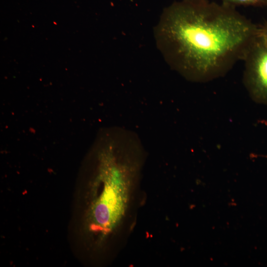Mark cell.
Masks as SVG:
<instances>
[{
	"mask_svg": "<svg viewBox=\"0 0 267 267\" xmlns=\"http://www.w3.org/2000/svg\"><path fill=\"white\" fill-rule=\"evenodd\" d=\"M163 32L172 63L186 79L207 83L243 61L261 33L260 26L236 7L209 0H183L171 5Z\"/></svg>",
	"mask_w": 267,
	"mask_h": 267,
	"instance_id": "1",
	"label": "cell"
},
{
	"mask_svg": "<svg viewBox=\"0 0 267 267\" xmlns=\"http://www.w3.org/2000/svg\"><path fill=\"white\" fill-rule=\"evenodd\" d=\"M88 228L117 255L135 226L145 202L141 180L147 153L138 135L119 127L101 131L92 145Z\"/></svg>",
	"mask_w": 267,
	"mask_h": 267,
	"instance_id": "2",
	"label": "cell"
},
{
	"mask_svg": "<svg viewBox=\"0 0 267 267\" xmlns=\"http://www.w3.org/2000/svg\"><path fill=\"white\" fill-rule=\"evenodd\" d=\"M243 61V83L250 97L267 105V45L261 33Z\"/></svg>",
	"mask_w": 267,
	"mask_h": 267,
	"instance_id": "3",
	"label": "cell"
},
{
	"mask_svg": "<svg viewBox=\"0 0 267 267\" xmlns=\"http://www.w3.org/2000/svg\"><path fill=\"white\" fill-rule=\"evenodd\" d=\"M222 3L236 7L238 6L266 7L267 0H221Z\"/></svg>",
	"mask_w": 267,
	"mask_h": 267,
	"instance_id": "4",
	"label": "cell"
},
{
	"mask_svg": "<svg viewBox=\"0 0 267 267\" xmlns=\"http://www.w3.org/2000/svg\"><path fill=\"white\" fill-rule=\"evenodd\" d=\"M261 36L267 45V20L264 24L260 26Z\"/></svg>",
	"mask_w": 267,
	"mask_h": 267,
	"instance_id": "5",
	"label": "cell"
},
{
	"mask_svg": "<svg viewBox=\"0 0 267 267\" xmlns=\"http://www.w3.org/2000/svg\"></svg>",
	"mask_w": 267,
	"mask_h": 267,
	"instance_id": "6",
	"label": "cell"
}]
</instances>
